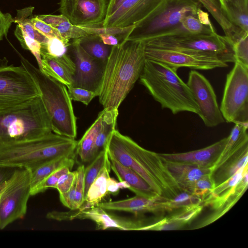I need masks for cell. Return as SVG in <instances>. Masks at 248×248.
Instances as JSON below:
<instances>
[{
    "label": "cell",
    "instance_id": "cell-1",
    "mask_svg": "<svg viewBox=\"0 0 248 248\" xmlns=\"http://www.w3.org/2000/svg\"><path fill=\"white\" fill-rule=\"evenodd\" d=\"M142 40L126 38L111 46L98 96L104 108H118L139 79L146 60Z\"/></svg>",
    "mask_w": 248,
    "mask_h": 248
},
{
    "label": "cell",
    "instance_id": "cell-2",
    "mask_svg": "<svg viewBox=\"0 0 248 248\" xmlns=\"http://www.w3.org/2000/svg\"><path fill=\"white\" fill-rule=\"evenodd\" d=\"M106 149L109 158L134 170L161 197L170 200L181 189L157 153L147 150L116 129Z\"/></svg>",
    "mask_w": 248,
    "mask_h": 248
},
{
    "label": "cell",
    "instance_id": "cell-3",
    "mask_svg": "<svg viewBox=\"0 0 248 248\" xmlns=\"http://www.w3.org/2000/svg\"><path fill=\"white\" fill-rule=\"evenodd\" d=\"M78 141L52 132L29 140L0 142V167L27 169L76 153Z\"/></svg>",
    "mask_w": 248,
    "mask_h": 248
},
{
    "label": "cell",
    "instance_id": "cell-4",
    "mask_svg": "<svg viewBox=\"0 0 248 248\" xmlns=\"http://www.w3.org/2000/svg\"><path fill=\"white\" fill-rule=\"evenodd\" d=\"M178 69L146 59L140 81L162 108L173 114L187 111L198 114V105L187 85L178 76Z\"/></svg>",
    "mask_w": 248,
    "mask_h": 248
},
{
    "label": "cell",
    "instance_id": "cell-5",
    "mask_svg": "<svg viewBox=\"0 0 248 248\" xmlns=\"http://www.w3.org/2000/svg\"><path fill=\"white\" fill-rule=\"evenodd\" d=\"M20 62L32 76L41 92V97L57 134L75 139L77 119L66 87L21 57Z\"/></svg>",
    "mask_w": 248,
    "mask_h": 248
},
{
    "label": "cell",
    "instance_id": "cell-6",
    "mask_svg": "<svg viewBox=\"0 0 248 248\" xmlns=\"http://www.w3.org/2000/svg\"><path fill=\"white\" fill-rule=\"evenodd\" d=\"M52 132L41 97L21 106L0 111V142L39 138Z\"/></svg>",
    "mask_w": 248,
    "mask_h": 248
},
{
    "label": "cell",
    "instance_id": "cell-7",
    "mask_svg": "<svg viewBox=\"0 0 248 248\" xmlns=\"http://www.w3.org/2000/svg\"><path fill=\"white\" fill-rule=\"evenodd\" d=\"M146 46L181 51L217 58L228 62L236 61L233 46L225 35L211 34H180L150 39Z\"/></svg>",
    "mask_w": 248,
    "mask_h": 248
},
{
    "label": "cell",
    "instance_id": "cell-8",
    "mask_svg": "<svg viewBox=\"0 0 248 248\" xmlns=\"http://www.w3.org/2000/svg\"><path fill=\"white\" fill-rule=\"evenodd\" d=\"M199 0H163L136 27L127 39L145 41L178 25L187 15H197L201 9Z\"/></svg>",
    "mask_w": 248,
    "mask_h": 248
},
{
    "label": "cell",
    "instance_id": "cell-9",
    "mask_svg": "<svg viewBox=\"0 0 248 248\" xmlns=\"http://www.w3.org/2000/svg\"><path fill=\"white\" fill-rule=\"evenodd\" d=\"M41 96L38 86L22 65L0 62V111L27 104Z\"/></svg>",
    "mask_w": 248,
    "mask_h": 248
},
{
    "label": "cell",
    "instance_id": "cell-10",
    "mask_svg": "<svg viewBox=\"0 0 248 248\" xmlns=\"http://www.w3.org/2000/svg\"><path fill=\"white\" fill-rule=\"evenodd\" d=\"M219 108L227 123L248 125V67L239 62L227 75Z\"/></svg>",
    "mask_w": 248,
    "mask_h": 248
},
{
    "label": "cell",
    "instance_id": "cell-11",
    "mask_svg": "<svg viewBox=\"0 0 248 248\" xmlns=\"http://www.w3.org/2000/svg\"><path fill=\"white\" fill-rule=\"evenodd\" d=\"M31 170L17 168L0 195V230L23 218L31 196Z\"/></svg>",
    "mask_w": 248,
    "mask_h": 248
},
{
    "label": "cell",
    "instance_id": "cell-12",
    "mask_svg": "<svg viewBox=\"0 0 248 248\" xmlns=\"http://www.w3.org/2000/svg\"><path fill=\"white\" fill-rule=\"evenodd\" d=\"M46 218L57 221L90 219L96 225L97 230L117 229L124 231L144 230L147 225L141 219L122 217L107 212L97 205L84 208L69 209L67 211H53L46 214Z\"/></svg>",
    "mask_w": 248,
    "mask_h": 248
},
{
    "label": "cell",
    "instance_id": "cell-13",
    "mask_svg": "<svg viewBox=\"0 0 248 248\" xmlns=\"http://www.w3.org/2000/svg\"><path fill=\"white\" fill-rule=\"evenodd\" d=\"M186 84L198 105V115L205 126L213 127L223 123L225 120L219 108L216 95L207 79L199 72L191 70Z\"/></svg>",
    "mask_w": 248,
    "mask_h": 248
},
{
    "label": "cell",
    "instance_id": "cell-14",
    "mask_svg": "<svg viewBox=\"0 0 248 248\" xmlns=\"http://www.w3.org/2000/svg\"><path fill=\"white\" fill-rule=\"evenodd\" d=\"M76 67L72 87L81 88L95 93L98 95L106 62L89 55L81 46L78 39L72 44Z\"/></svg>",
    "mask_w": 248,
    "mask_h": 248
},
{
    "label": "cell",
    "instance_id": "cell-15",
    "mask_svg": "<svg viewBox=\"0 0 248 248\" xmlns=\"http://www.w3.org/2000/svg\"><path fill=\"white\" fill-rule=\"evenodd\" d=\"M145 54L147 59L159 62L177 69L187 67L198 70H211L228 66L227 63L215 57L176 50L145 46Z\"/></svg>",
    "mask_w": 248,
    "mask_h": 248
},
{
    "label": "cell",
    "instance_id": "cell-16",
    "mask_svg": "<svg viewBox=\"0 0 248 248\" xmlns=\"http://www.w3.org/2000/svg\"><path fill=\"white\" fill-rule=\"evenodd\" d=\"M107 0H60L59 11L73 25L102 26L106 17Z\"/></svg>",
    "mask_w": 248,
    "mask_h": 248
},
{
    "label": "cell",
    "instance_id": "cell-17",
    "mask_svg": "<svg viewBox=\"0 0 248 248\" xmlns=\"http://www.w3.org/2000/svg\"><path fill=\"white\" fill-rule=\"evenodd\" d=\"M163 0H124L117 9L106 16L104 27L124 28L136 25L146 18Z\"/></svg>",
    "mask_w": 248,
    "mask_h": 248
},
{
    "label": "cell",
    "instance_id": "cell-18",
    "mask_svg": "<svg viewBox=\"0 0 248 248\" xmlns=\"http://www.w3.org/2000/svg\"><path fill=\"white\" fill-rule=\"evenodd\" d=\"M228 140V137L202 149L175 154H158L168 161L197 165L202 167L213 168L217 162Z\"/></svg>",
    "mask_w": 248,
    "mask_h": 248
},
{
    "label": "cell",
    "instance_id": "cell-19",
    "mask_svg": "<svg viewBox=\"0 0 248 248\" xmlns=\"http://www.w3.org/2000/svg\"><path fill=\"white\" fill-rule=\"evenodd\" d=\"M167 200L151 199L138 195L123 200L101 202L98 205L106 210L129 212L139 215L141 214L168 211Z\"/></svg>",
    "mask_w": 248,
    "mask_h": 248
},
{
    "label": "cell",
    "instance_id": "cell-20",
    "mask_svg": "<svg viewBox=\"0 0 248 248\" xmlns=\"http://www.w3.org/2000/svg\"><path fill=\"white\" fill-rule=\"evenodd\" d=\"M41 56L40 70L66 87H72L76 67L72 59L68 54L55 57L41 49Z\"/></svg>",
    "mask_w": 248,
    "mask_h": 248
},
{
    "label": "cell",
    "instance_id": "cell-21",
    "mask_svg": "<svg viewBox=\"0 0 248 248\" xmlns=\"http://www.w3.org/2000/svg\"><path fill=\"white\" fill-rule=\"evenodd\" d=\"M163 160L182 190L190 194L192 193L196 181L202 176L213 172L212 168L202 167L191 163Z\"/></svg>",
    "mask_w": 248,
    "mask_h": 248
},
{
    "label": "cell",
    "instance_id": "cell-22",
    "mask_svg": "<svg viewBox=\"0 0 248 248\" xmlns=\"http://www.w3.org/2000/svg\"><path fill=\"white\" fill-rule=\"evenodd\" d=\"M109 159L111 169L119 181L125 182L129 186L128 189L136 195L151 199L163 198L134 170L123 165L114 158Z\"/></svg>",
    "mask_w": 248,
    "mask_h": 248
},
{
    "label": "cell",
    "instance_id": "cell-23",
    "mask_svg": "<svg viewBox=\"0 0 248 248\" xmlns=\"http://www.w3.org/2000/svg\"><path fill=\"white\" fill-rule=\"evenodd\" d=\"M248 125L235 124L219 158L213 168V172L230 157L248 147Z\"/></svg>",
    "mask_w": 248,
    "mask_h": 248
},
{
    "label": "cell",
    "instance_id": "cell-24",
    "mask_svg": "<svg viewBox=\"0 0 248 248\" xmlns=\"http://www.w3.org/2000/svg\"><path fill=\"white\" fill-rule=\"evenodd\" d=\"M40 20L56 29L61 36L69 42L71 39L83 38L90 36L83 27L72 24L68 19L62 15H43L36 16Z\"/></svg>",
    "mask_w": 248,
    "mask_h": 248
},
{
    "label": "cell",
    "instance_id": "cell-25",
    "mask_svg": "<svg viewBox=\"0 0 248 248\" xmlns=\"http://www.w3.org/2000/svg\"><path fill=\"white\" fill-rule=\"evenodd\" d=\"M110 160L104 166L98 175L91 185L87 193L85 200L79 207L84 208L97 205L108 194V181L110 177Z\"/></svg>",
    "mask_w": 248,
    "mask_h": 248
},
{
    "label": "cell",
    "instance_id": "cell-26",
    "mask_svg": "<svg viewBox=\"0 0 248 248\" xmlns=\"http://www.w3.org/2000/svg\"><path fill=\"white\" fill-rule=\"evenodd\" d=\"M102 112V125L96 136L94 148V158L101 152L106 149L108 139L116 129L118 109L109 110L106 108Z\"/></svg>",
    "mask_w": 248,
    "mask_h": 248
},
{
    "label": "cell",
    "instance_id": "cell-27",
    "mask_svg": "<svg viewBox=\"0 0 248 248\" xmlns=\"http://www.w3.org/2000/svg\"><path fill=\"white\" fill-rule=\"evenodd\" d=\"M248 147L230 157L212 173L216 186L234 175L248 164Z\"/></svg>",
    "mask_w": 248,
    "mask_h": 248
},
{
    "label": "cell",
    "instance_id": "cell-28",
    "mask_svg": "<svg viewBox=\"0 0 248 248\" xmlns=\"http://www.w3.org/2000/svg\"><path fill=\"white\" fill-rule=\"evenodd\" d=\"M102 125V112L77 143L76 153L83 163L89 164L93 159V148L96 136Z\"/></svg>",
    "mask_w": 248,
    "mask_h": 248
},
{
    "label": "cell",
    "instance_id": "cell-29",
    "mask_svg": "<svg viewBox=\"0 0 248 248\" xmlns=\"http://www.w3.org/2000/svg\"><path fill=\"white\" fill-rule=\"evenodd\" d=\"M76 154L77 153L56 158L31 171V189L39 185L54 171L61 167L68 166L72 169L75 162Z\"/></svg>",
    "mask_w": 248,
    "mask_h": 248
},
{
    "label": "cell",
    "instance_id": "cell-30",
    "mask_svg": "<svg viewBox=\"0 0 248 248\" xmlns=\"http://www.w3.org/2000/svg\"><path fill=\"white\" fill-rule=\"evenodd\" d=\"M222 11L232 25L248 32V0L227 1Z\"/></svg>",
    "mask_w": 248,
    "mask_h": 248
},
{
    "label": "cell",
    "instance_id": "cell-31",
    "mask_svg": "<svg viewBox=\"0 0 248 248\" xmlns=\"http://www.w3.org/2000/svg\"><path fill=\"white\" fill-rule=\"evenodd\" d=\"M33 7H28L17 10L16 16L14 18V22L16 23L28 36L37 41L41 45H45L47 42L48 38L36 30L31 21L33 16Z\"/></svg>",
    "mask_w": 248,
    "mask_h": 248
},
{
    "label": "cell",
    "instance_id": "cell-32",
    "mask_svg": "<svg viewBox=\"0 0 248 248\" xmlns=\"http://www.w3.org/2000/svg\"><path fill=\"white\" fill-rule=\"evenodd\" d=\"M84 50L92 57L106 62L111 46L104 44L98 36L90 35L78 39Z\"/></svg>",
    "mask_w": 248,
    "mask_h": 248
},
{
    "label": "cell",
    "instance_id": "cell-33",
    "mask_svg": "<svg viewBox=\"0 0 248 248\" xmlns=\"http://www.w3.org/2000/svg\"><path fill=\"white\" fill-rule=\"evenodd\" d=\"M109 161L107 149L100 153L85 167L84 200L91 185L98 175L104 166Z\"/></svg>",
    "mask_w": 248,
    "mask_h": 248
},
{
    "label": "cell",
    "instance_id": "cell-34",
    "mask_svg": "<svg viewBox=\"0 0 248 248\" xmlns=\"http://www.w3.org/2000/svg\"><path fill=\"white\" fill-rule=\"evenodd\" d=\"M15 34L22 47L30 50L38 62L39 68L40 69L42 67L41 44L26 35L17 25L15 31Z\"/></svg>",
    "mask_w": 248,
    "mask_h": 248
},
{
    "label": "cell",
    "instance_id": "cell-35",
    "mask_svg": "<svg viewBox=\"0 0 248 248\" xmlns=\"http://www.w3.org/2000/svg\"><path fill=\"white\" fill-rule=\"evenodd\" d=\"M232 44L236 61L248 67V32H241Z\"/></svg>",
    "mask_w": 248,
    "mask_h": 248
},
{
    "label": "cell",
    "instance_id": "cell-36",
    "mask_svg": "<svg viewBox=\"0 0 248 248\" xmlns=\"http://www.w3.org/2000/svg\"><path fill=\"white\" fill-rule=\"evenodd\" d=\"M216 186L212 173L205 175L195 183L192 194L201 198L202 201L211 194Z\"/></svg>",
    "mask_w": 248,
    "mask_h": 248
},
{
    "label": "cell",
    "instance_id": "cell-37",
    "mask_svg": "<svg viewBox=\"0 0 248 248\" xmlns=\"http://www.w3.org/2000/svg\"><path fill=\"white\" fill-rule=\"evenodd\" d=\"M71 170V169L68 166H64L57 169L39 185L31 189V196L43 192L49 188H55L61 176Z\"/></svg>",
    "mask_w": 248,
    "mask_h": 248
},
{
    "label": "cell",
    "instance_id": "cell-38",
    "mask_svg": "<svg viewBox=\"0 0 248 248\" xmlns=\"http://www.w3.org/2000/svg\"><path fill=\"white\" fill-rule=\"evenodd\" d=\"M167 203L169 210L170 211L189 205L202 204V200L195 195L183 191L174 199L167 200Z\"/></svg>",
    "mask_w": 248,
    "mask_h": 248
},
{
    "label": "cell",
    "instance_id": "cell-39",
    "mask_svg": "<svg viewBox=\"0 0 248 248\" xmlns=\"http://www.w3.org/2000/svg\"><path fill=\"white\" fill-rule=\"evenodd\" d=\"M203 206L202 204H198L186 206L178 209L179 210L171 216L185 225L200 214L203 208Z\"/></svg>",
    "mask_w": 248,
    "mask_h": 248
},
{
    "label": "cell",
    "instance_id": "cell-40",
    "mask_svg": "<svg viewBox=\"0 0 248 248\" xmlns=\"http://www.w3.org/2000/svg\"><path fill=\"white\" fill-rule=\"evenodd\" d=\"M70 43H67L57 37L48 38L47 42L41 45V49L55 57H60L66 54L67 47Z\"/></svg>",
    "mask_w": 248,
    "mask_h": 248
},
{
    "label": "cell",
    "instance_id": "cell-41",
    "mask_svg": "<svg viewBox=\"0 0 248 248\" xmlns=\"http://www.w3.org/2000/svg\"><path fill=\"white\" fill-rule=\"evenodd\" d=\"M85 166L79 165L77 170L75 184V206L76 209L80 207L84 201L85 192Z\"/></svg>",
    "mask_w": 248,
    "mask_h": 248
},
{
    "label": "cell",
    "instance_id": "cell-42",
    "mask_svg": "<svg viewBox=\"0 0 248 248\" xmlns=\"http://www.w3.org/2000/svg\"><path fill=\"white\" fill-rule=\"evenodd\" d=\"M31 21L34 28L47 38L57 37L67 43H69V42L65 40L61 36L56 29L39 19L36 16L33 15Z\"/></svg>",
    "mask_w": 248,
    "mask_h": 248
},
{
    "label": "cell",
    "instance_id": "cell-43",
    "mask_svg": "<svg viewBox=\"0 0 248 248\" xmlns=\"http://www.w3.org/2000/svg\"><path fill=\"white\" fill-rule=\"evenodd\" d=\"M68 92L72 100L79 101L88 105L97 94L92 91L78 87L68 88Z\"/></svg>",
    "mask_w": 248,
    "mask_h": 248
},
{
    "label": "cell",
    "instance_id": "cell-44",
    "mask_svg": "<svg viewBox=\"0 0 248 248\" xmlns=\"http://www.w3.org/2000/svg\"><path fill=\"white\" fill-rule=\"evenodd\" d=\"M76 177V170H70L61 176L55 187L59 191V194L64 193L70 190L75 182Z\"/></svg>",
    "mask_w": 248,
    "mask_h": 248
},
{
    "label": "cell",
    "instance_id": "cell-45",
    "mask_svg": "<svg viewBox=\"0 0 248 248\" xmlns=\"http://www.w3.org/2000/svg\"><path fill=\"white\" fill-rule=\"evenodd\" d=\"M75 184L76 180L69 191L64 193L60 194V201L65 206L69 209H76Z\"/></svg>",
    "mask_w": 248,
    "mask_h": 248
},
{
    "label": "cell",
    "instance_id": "cell-46",
    "mask_svg": "<svg viewBox=\"0 0 248 248\" xmlns=\"http://www.w3.org/2000/svg\"><path fill=\"white\" fill-rule=\"evenodd\" d=\"M13 22L14 18L10 14L3 13L0 11V41L6 36Z\"/></svg>",
    "mask_w": 248,
    "mask_h": 248
},
{
    "label": "cell",
    "instance_id": "cell-47",
    "mask_svg": "<svg viewBox=\"0 0 248 248\" xmlns=\"http://www.w3.org/2000/svg\"><path fill=\"white\" fill-rule=\"evenodd\" d=\"M98 36L104 44L108 46H116L120 43L119 38L113 34L101 33L99 34Z\"/></svg>",
    "mask_w": 248,
    "mask_h": 248
},
{
    "label": "cell",
    "instance_id": "cell-48",
    "mask_svg": "<svg viewBox=\"0 0 248 248\" xmlns=\"http://www.w3.org/2000/svg\"><path fill=\"white\" fill-rule=\"evenodd\" d=\"M16 169V168L0 167V186L11 177Z\"/></svg>",
    "mask_w": 248,
    "mask_h": 248
},
{
    "label": "cell",
    "instance_id": "cell-49",
    "mask_svg": "<svg viewBox=\"0 0 248 248\" xmlns=\"http://www.w3.org/2000/svg\"><path fill=\"white\" fill-rule=\"evenodd\" d=\"M124 0H109L107 10L106 16L114 12Z\"/></svg>",
    "mask_w": 248,
    "mask_h": 248
},
{
    "label": "cell",
    "instance_id": "cell-50",
    "mask_svg": "<svg viewBox=\"0 0 248 248\" xmlns=\"http://www.w3.org/2000/svg\"><path fill=\"white\" fill-rule=\"evenodd\" d=\"M8 180L4 182L2 184H1L0 186V195L1 194L2 192L3 191V190H4V189L6 186L7 183H8Z\"/></svg>",
    "mask_w": 248,
    "mask_h": 248
},
{
    "label": "cell",
    "instance_id": "cell-51",
    "mask_svg": "<svg viewBox=\"0 0 248 248\" xmlns=\"http://www.w3.org/2000/svg\"><path fill=\"white\" fill-rule=\"evenodd\" d=\"M217 0L219 3L221 9L222 10V9H223L224 7V0Z\"/></svg>",
    "mask_w": 248,
    "mask_h": 248
},
{
    "label": "cell",
    "instance_id": "cell-52",
    "mask_svg": "<svg viewBox=\"0 0 248 248\" xmlns=\"http://www.w3.org/2000/svg\"><path fill=\"white\" fill-rule=\"evenodd\" d=\"M228 0H224V5H225V2L227 1H228Z\"/></svg>",
    "mask_w": 248,
    "mask_h": 248
}]
</instances>
